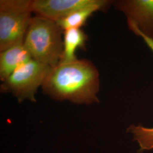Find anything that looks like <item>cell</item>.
<instances>
[{
  "label": "cell",
  "instance_id": "obj_9",
  "mask_svg": "<svg viewBox=\"0 0 153 153\" xmlns=\"http://www.w3.org/2000/svg\"><path fill=\"white\" fill-rule=\"evenodd\" d=\"M88 36L81 28H71L64 31V48L59 63H69L78 60V48H84Z\"/></svg>",
  "mask_w": 153,
  "mask_h": 153
},
{
  "label": "cell",
  "instance_id": "obj_4",
  "mask_svg": "<svg viewBox=\"0 0 153 153\" xmlns=\"http://www.w3.org/2000/svg\"><path fill=\"white\" fill-rule=\"evenodd\" d=\"M115 7L126 15L129 28L145 40L153 43V0H119Z\"/></svg>",
  "mask_w": 153,
  "mask_h": 153
},
{
  "label": "cell",
  "instance_id": "obj_2",
  "mask_svg": "<svg viewBox=\"0 0 153 153\" xmlns=\"http://www.w3.org/2000/svg\"><path fill=\"white\" fill-rule=\"evenodd\" d=\"M62 31L55 21L43 16H33L24 44L33 60L51 68L58 65L64 48Z\"/></svg>",
  "mask_w": 153,
  "mask_h": 153
},
{
  "label": "cell",
  "instance_id": "obj_10",
  "mask_svg": "<svg viewBox=\"0 0 153 153\" xmlns=\"http://www.w3.org/2000/svg\"><path fill=\"white\" fill-rule=\"evenodd\" d=\"M128 131L133 134L140 146V150H149L153 149V128H148L143 126L132 125Z\"/></svg>",
  "mask_w": 153,
  "mask_h": 153
},
{
  "label": "cell",
  "instance_id": "obj_11",
  "mask_svg": "<svg viewBox=\"0 0 153 153\" xmlns=\"http://www.w3.org/2000/svg\"><path fill=\"white\" fill-rule=\"evenodd\" d=\"M31 0H1L0 11L32 12Z\"/></svg>",
  "mask_w": 153,
  "mask_h": 153
},
{
  "label": "cell",
  "instance_id": "obj_8",
  "mask_svg": "<svg viewBox=\"0 0 153 153\" xmlns=\"http://www.w3.org/2000/svg\"><path fill=\"white\" fill-rule=\"evenodd\" d=\"M113 2L108 0H95L92 4L77 9L56 22L64 31L71 28H81L93 13L107 9Z\"/></svg>",
  "mask_w": 153,
  "mask_h": 153
},
{
  "label": "cell",
  "instance_id": "obj_6",
  "mask_svg": "<svg viewBox=\"0 0 153 153\" xmlns=\"http://www.w3.org/2000/svg\"><path fill=\"white\" fill-rule=\"evenodd\" d=\"M95 0H33L32 12L55 22Z\"/></svg>",
  "mask_w": 153,
  "mask_h": 153
},
{
  "label": "cell",
  "instance_id": "obj_5",
  "mask_svg": "<svg viewBox=\"0 0 153 153\" xmlns=\"http://www.w3.org/2000/svg\"><path fill=\"white\" fill-rule=\"evenodd\" d=\"M31 13L0 11V52L24 42Z\"/></svg>",
  "mask_w": 153,
  "mask_h": 153
},
{
  "label": "cell",
  "instance_id": "obj_7",
  "mask_svg": "<svg viewBox=\"0 0 153 153\" xmlns=\"http://www.w3.org/2000/svg\"><path fill=\"white\" fill-rule=\"evenodd\" d=\"M33 60L24 42L0 52V79L4 82L17 68Z\"/></svg>",
  "mask_w": 153,
  "mask_h": 153
},
{
  "label": "cell",
  "instance_id": "obj_1",
  "mask_svg": "<svg viewBox=\"0 0 153 153\" xmlns=\"http://www.w3.org/2000/svg\"><path fill=\"white\" fill-rule=\"evenodd\" d=\"M99 73L91 61L76 60L51 68L42 87L43 93L56 100L76 104L99 103Z\"/></svg>",
  "mask_w": 153,
  "mask_h": 153
},
{
  "label": "cell",
  "instance_id": "obj_3",
  "mask_svg": "<svg viewBox=\"0 0 153 153\" xmlns=\"http://www.w3.org/2000/svg\"><path fill=\"white\" fill-rule=\"evenodd\" d=\"M51 67L31 60L17 68L1 85V92L11 93L19 103L28 99L36 102L35 95L42 87Z\"/></svg>",
  "mask_w": 153,
  "mask_h": 153
}]
</instances>
